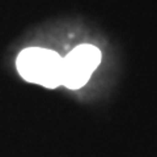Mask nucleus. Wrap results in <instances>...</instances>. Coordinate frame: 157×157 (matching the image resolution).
Listing matches in <instances>:
<instances>
[{
  "label": "nucleus",
  "mask_w": 157,
  "mask_h": 157,
  "mask_svg": "<svg viewBox=\"0 0 157 157\" xmlns=\"http://www.w3.org/2000/svg\"><path fill=\"white\" fill-rule=\"evenodd\" d=\"M16 67L24 80L48 89L63 84V58L56 51L28 47L18 54Z\"/></svg>",
  "instance_id": "1"
},
{
  "label": "nucleus",
  "mask_w": 157,
  "mask_h": 157,
  "mask_svg": "<svg viewBox=\"0 0 157 157\" xmlns=\"http://www.w3.org/2000/svg\"><path fill=\"white\" fill-rule=\"evenodd\" d=\"M101 51L93 45H80L63 58V84L68 89L82 88L101 63Z\"/></svg>",
  "instance_id": "2"
}]
</instances>
